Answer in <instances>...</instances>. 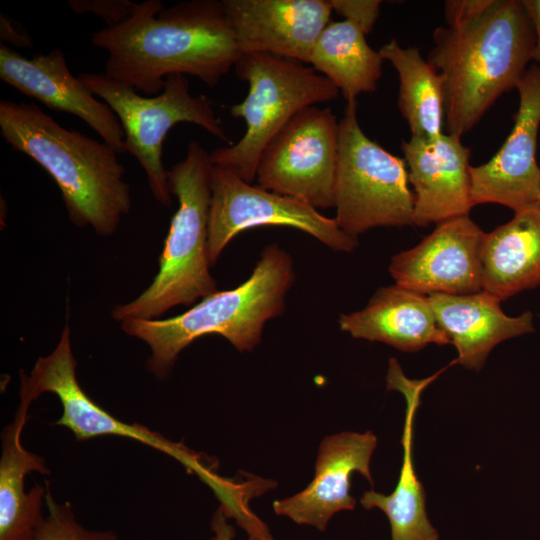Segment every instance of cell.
<instances>
[{
  "label": "cell",
  "instance_id": "obj_1",
  "mask_svg": "<svg viewBox=\"0 0 540 540\" xmlns=\"http://www.w3.org/2000/svg\"><path fill=\"white\" fill-rule=\"evenodd\" d=\"M91 43L107 51L105 74L148 96L174 74L199 78L210 88L242 56L223 1L160 0L138 3L124 23L95 32Z\"/></svg>",
  "mask_w": 540,
  "mask_h": 540
},
{
  "label": "cell",
  "instance_id": "obj_2",
  "mask_svg": "<svg viewBox=\"0 0 540 540\" xmlns=\"http://www.w3.org/2000/svg\"><path fill=\"white\" fill-rule=\"evenodd\" d=\"M427 61L443 79L445 126L462 138L535 59L536 34L522 0H496L474 23L437 27Z\"/></svg>",
  "mask_w": 540,
  "mask_h": 540
},
{
  "label": "cell",
  "instance_id": "obj_3",
  "mask_svg": "<svg viewBox=\"0 0 540 540\" xmlns=\"http://www.w3.org/2000/svg\"><path fill=\"white\" fill-rule=\"evenodd\" d=\"M0 134L56 182L70 221L100 236L116 232L131 209L118 152L104 141L64 128L34 103L0 101Z\"/></svg>",
  "mask_w": 540,
  "mask_h": 540
},
{
  "label": "cell",
  "instance_id": "obj_4",
  "mask_svg": "<svg viewBox=\"0 0 540 540\" xmlns=\"http://www.w3.org/2000/svg\"><path fill=\"white\" fill-rule=\"evenodd\" d=\"M294 278L291 256L278 244H270L263 249L252 274L239 286L216 291L171 318L124 319L121 329L149 345L148 368L164 378L180 352L205 335H221L239 351L254 349L265 324L284 312Z\"/></svg>",
  "mask_w": 540,
  "mask_h": 540
},
{
  "label": "cell",
  "instance_id": "obj_5",
  "mask_svg": "<svg viewBox=\"0 0 540 540\" xmlns=\"http://www.w3.org/2000/svg\"><path fill=\"white\" fill-rule=\"evenodd\" d=\"M210 153L196 140L185 158L168 170L169 187L178 199L153 282L134 300L116 306L112 317L159 319L169 309L188 306L215 293L208 255L211 205Z\"/></svg>",
  "mask_w": 540,
  "mask_h": 540
},
{
  "label": "cell",
  "instance_id": "obj_6",
  "mask_svg": "<svg viewBox=\"0 0 540 540\" xmlns=\"http://www.w3.org/2000/svg\"><path fill=\"white\" fill-rule=\"evenodd\" d=\"M248 83L246 97L231 107L246 130L235 144L210 153L213 165L232 171L252 183L261 153L270 140L302 109L334 101L338 88L304 63L265 53L242 54L234 66Z\"/></svg>",
  "mask_w": 540,
  "mask_h": 540
},
{
  "label": "cell",
  "instance_id": "obj_7",
  "mask_svg": "<svg viewBox=\"0 0 540 540\" xmlns=\"http://www.w3.org/2000/svg\"><path fill=\"white\" fill-rule=\"evenodd\" d=\"M78 77L116 114L125 134V151L143 168L153 197L164 206L172 202L168 170L162 161L163 142L172 127L182 122L195 124L229 142L208 98L192 95L184 75L168 76L163 90L147 97L105 73L84 72Z\"/></svg>",
  "mask_w": 540,
  "mask_h": 540
},
{
  "label": "cell",
  "instance_id": "obj_8",
  "mask_svg": "<svg viewBox=\"0 0 540 540\" xmlns=\"http://www.w3.org/2000/svg\"><path fill=\"white\" fill-rule=\"evenodd\" d=\"M404 159L371 140L357 119V102L347 103L339 122V161L334 218L347 235L376 227L413 224L414 194Z\"/></svg>",
  "mask_w": 540,
  "mask_h": 540
},
{
  "label": "cell",
  "instance_id": "obj_9",
  "mask_svg": "<svg viewBox=\"0 0 540 540\" xmlns=\"http://www.w3.org/2000/svg\"><path fill=\"white\" fill-rule=\"evenodd\" d=\"M339 122L330 108L299 111L266 145L256 181L274 193L303 200L316 209L335 207Z\"/></svg>",
  "mask_w": 540,
  "mask_h": 540
},
{
  "label": "cell",
  "instance_id": "obj_10",
  "mask_svg": "<svg viewBox=\"0 0 540 540\" xmlns=\"http://www.w3.org/2000/svg\"><path fill=\"white\" fill-rule=\"evenodd\" d=\"M266 225L304 231L335 251L351 252L358 244L334 218L325 217L307 202L254 186L213 165L208 239L211 265L240 232Z\"/></svg>",
  "mask_w": 540,
  "mask_h": 540
},
{
  "label": "cell",
  "instance_id": "obj_11",
  "mask_svg": "<svg viewBox=\"0 0 540 540\" xmlns=\"http://www.w3.org/2000/svg\"><path fill=\"white\" fill-rule=\"evenodd\" d=\"M77 362L72 353L70 327L65 325L55 349L39 357L29 375L20 374V403L29 405L41 394L54 393L63 413L56 425L70 429L78 440L116 435L144 443L182 460L191 466L196 459L184 446L138 424L124 423L97 405L80 387L76 377Z\"/></svg>",
  "mask_w": 540,
  "mask_h": 540
},
{
  "label": "cell",
  "instance_id": "obj_12",
  "mask_svg": "<svg viewBox=\"0 0 540 540\" xmlns=\"http://www.w3.org/2000/svg\"><path fill=\"white\" fill-rule=\"evenodd\" d=\"M516 89L519 106L510 134L489 161L470 168L473 206L496 203L518 212L540 204V67L528 68Z\"/></svg>",
  "mask_w": 540,
  "mask_h": 540
},
{
  "label": "cell",
  "instance_id": "obj_13",
  "mask_svg": "<svg viewBox=\"0 0 540 540\" xmlns=\"http://www.w3.org/2000/svg\"><path fill=\"white\" fill-rule=\"evenodd\" d=\"M485 232L469 217L436 224L419 244L391 258L395 284L424 295H465L482 290Z\"/></svg>",
  "mask_w": 540,
  "mask_h": 540
},
{
  "label": "cell",
  "instance_id": "obj_14",
  "mask_svg": "<svg viewBox=\"0 0 540 540\" xmlns=\"http://www.w3.org/2000/svg\"><path fill=\"white\" fill-rule=\"evenodd\" d=\"M0 79L49 109L79 117L118 153L126 152L118 117L70 72L61 49L26 58L2 43Z\"/></svg>",
  "mask_w": 540,
  "mask_h": 540
},
{
  "label": "cell",
  "instance_id": "obj_15",
  "mask_svg": "<svg viewBox=\"0 0 540 540\" xmlns=\"http://www.w3.org/2000/svg\"><path fill=\"white\" fill-rule=\"evenodd\" d=\"M242 54H272L309 63L330 23L329 0H222Z\"/></svg>",
  "mask_w": 540,
  "mask_h": 540
},
{
  "label": "cell",
  "instance_id": "obj_16",
  "mask_svg": "<svg viewBox=\"0 0 540 540\" xmlns=\"http://www.w3.org/2000/svg\"><path fill=\"white\" fill-rule=\"evenodd\" d=\"M409 183L414 194L413 224L428 226L469 215L471 149L461 138L443 133L436 138L402 140Z\"/></svg>",
  "mask_w": 540,
  "mask_h": 540
},
{
  "label": "cell",
  "instance_id": "obj_17",
  "mask_svg": "<svg viewBox=\"0 0 540 540\" xmlns=\"http://www.w3.org/2000/svg\"><path fill=\"white\" fill-rule=\"evenodd\" d=\"M376 445L377 438L371 431L325 437L319 446L313 480L301 492L275 501L274 512L324 531L334 514L354 509L356 500L350 493L353 473L359 472L373 485L369 464Z\"/></svg>",
  "mask_w": 540,
  "mask_h": 540
},
{
  "label": "cell",
  "instance_id": "obj_18",
  "mask_svg": "<svg viewBox=\"0 0 540 540\" xmlns=\"http://www.w3.org/2000/svg\"><path fill=\"white\" fill-rule=\"evenodd\" d=\"M451 363L434 375L412 380L407 378L395 358L389 360L386 377L387 389L401 392L406 400L405 419L401 437L403 449L402 465L397 485L389 494L374 490L365 491L360 498L361 505L369 510H382L390 524L391 540H438L439 534L428 519L424 488L419 481L412 459L413 422L420 404L422 391Z\"/></svg>",
  "mask_w": 540,
  "mask_h": 540
},
{
  "label": "cell",
  "instance_id": "obj_19",
  "mask_svg": "<svg viewBox=\"0 0 540 540\" xmlns=\"http://www.w3.org/2000/svg\"><path fill=\"white\" fill-rule=\"evenodd\" d=\"M338 323L353 338L382 342L404 352H416L431 343H451L437 322L429 296L396 284L379 287L363 309L341 314Z\"/></svg>",
  "mask_w": 540,
  "mask_h": 540
},
{
  "label": "cell",
  "instance_id": "obj_20",
  "mask_svg": "<svg viewBox=\"0 0 540 540\" xmlns=\"http://www.w3.org/2000/svg\"><path fill=\"white\" fill-rule=\"evenodd\" d=\"M439 326L457 350V363L480 370L499 343L534 331L533 315L508 316L501 301L486 291L465 295H429Z\"/></svg>",
  "mask_w": 540,
  "mask_h": 540
},
{
  "label": "cell",
  "instance_id": "obj_21",
  "mask_svg": "<svg viewBox=\"0 0 540 540\" xmlns=\"http://www.w3.org/2000/svg\"><path fill=\"white\" fill-rule=\"evenodd\" d=\"M481 268L482 290L501 302L540 285V204L485 234Z\"/></svg>",
  "mask_w": 540,
  "mask_h": 540
},
{
  "label": "cell",
  "instance_id": "obj_22",
  "mask_svg": "<svg viewBox=\"0 0 540 540\" xmlns=\"http://www.w3.org/2000/svg\"><path fill=\"white\" fill-rule=\"evenodd\" d=\"M29 406L20 403L14 420L2 434L0 460V540H35L43 520L41 506L47 488L39 484L25 492L28 473L49 474L45 461L29 452L21 442Z\"/></svg>",
  "mask_w": 540,
  "mask_h": 540
},
{
  "label": "cell",
  "instance_id": "obj_23",
  "mask_svg": "<svg viewBox=\"0 0 540 540\" xmlns=\"http://www.w3.org/2000/svg\"><path fill=\"white\" fill-rule=\"evenodd\" d=\"M384 59L372 49L366 34L354 23L330 22L312 50L309 64L328 78L347 103L357 102L363 93L377 90Z\"/></svg>",
  "mask_w": 540,
  "mask_h": 540
},
{
  "label": "cell",
  "instance_id": "obj_24",
  "mask_svg": "<svg viewBox=\"0 0 540 540\" xmlns=\"http://www.w3.org/2000/svg\"><path fill=\"white\" fill-rule=\"evenodd\" d=\"M399 79L397 105L412 137L436 138L445 125L444 84L438 71L417 47H402L395 39L379 49Z\"/></svg>",
  "mask_w": 540,
  "mask_h": 540
},
{
  "label": "cell",
  "instance_id": "obj_25",
  "mask_svg": "<svg viewBox=\"0 0 540 540\" xmlns=\"http://www.w3.org/2000/svg\"><path fill=\"white\" fill-rule=\"evenodd\" d=\"M48 514L41 521L35 540H118L111 531H90L81 526L69 504L57 503L49 490L45 496Z\"/></svg>",
  "mask_w": 540,
  "mask_h": 540
},
{
  "label": "cell",
  "instance_id": "obj_26",
  "mask_svg": "<svg viewBox=\"0 0 540 540\" xmlns=\"http://www.w3.org/2000/svg\"><path fill=\"white\" fill-rule=\"evenodd\" d=\"M68 5L77 14H94L103 19L107 27H114L128 20L138 3L129 0H69Z\"/></svg>",
  "mask_w": 540,
  "mask_h": 540
},
{
  "label": "cell",
  "instance_id": "obj_27",
  "mask_svg": "<svg viewBox=\"0 0 540 540\" xmlns=\"http://www.w3.org/2000/svg\"><path fill=\"white\" fill-rule=\"evenodd\" d=\"M332 11L370 33L380 13V0H329Z\"/></svg>",
  "mask_w": 540,
  "mask_h": 540
},
{
  "label": "cell",
  "instance_id": "obj_28",
  "mask_svg": "<svg viewBox=\"0 0 540 540\" xmlns=\"http://www.w3.org/2000/svg\"><path fill=\"white\" fill-rule=\"evenodd\" d=\"M496 0H448L444 5V17L448 27L468 26L480 19Z\"/></svg>",
  "mask_w": 540,
  "mask_h": 540
},
{
  "label": "cell",
  "instance_id": "obj_29",
  "mask_svg": "<svg viewBox=\"0 0 540 540\" xmlns=\"http://www.w3.org/2000/svg\"><path fill=\"white\" fill-rule=\"evenodd\" d=\"M0 38L2 43H8L15 47L32 48L33 42L30 36L24 31H19L13 21L6 15H0Z\"/></svg>",
  "mask_w": 540,
  "mask_h": 540
},
{
  "label": "cell",
  "instance_id": "obj_30",
  "mask_svg": "<svg viewBox=\"0 0 540 540\" xmlns=\"http://www.w3.org/2000/svg\"><path fill=\"white\" fill-rule=\"evenodd\" d=\"M228 516L222 506L214 513L211 521V528L214 534L212 540H233L235 536L234 527L228 522ZM247 540H258L249 536Z\"/></svg>",
  "mask_w": 540,
  "mask_h": 540
},
{
  "label": "cell",
  "instance_id": "obj_31",
  "mask_svg": "<svg viewBox=\"0 0 540 540\" xmlns=\"http://www.w3.org/2000/svg\"><path fill=\"white\" fill-rule=\"evenodd\" d=\"M532 20L536 34L535 59L540 67V0H522Z\"/></svg>",
  "mask_w": 540,
  "mask_h": 540
}]
</instances>
